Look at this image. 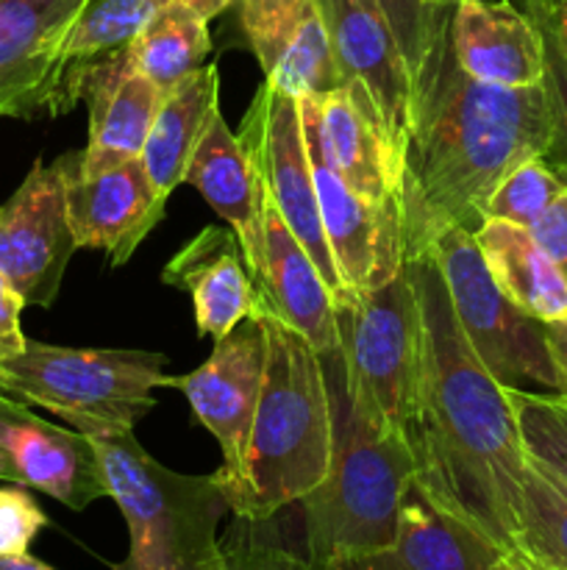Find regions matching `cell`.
I'll list each match as a JSON object with an SVG mask.
<instances>
[{"mask_svg":"<svg viewBox=\"0 0 567 570\" xmlns=\"http://www.w3.org/2000/svg\"><path fill=\"white\" fill-rule=\"evenodd\" d=\"M406 265L420 306V348L404 421L415 488L511 551L526 454L506 384L461 334L437 262L426 254Z\"/></svg>","mask_w":567,"mask_h":570,"instance_id":"1","label":"cell"},{"mask_svg":"<svg viewBox=\"0 0 567 570\" xmlns=\"http://www.w3.org/2000/svg\"><path fill=\"white\" fill-rule=\"evenodd\" d=\"M554 115L545 81L489 87L448 59L404 150V259L428 254L454 228L476 234L493 189L528 159L545 156Z\"/></svg>","mask_w":567,"mask_h":570,"instance_id":"2","label":"cell"},{"mask_svg":"<svg viewBox=\"0 0 567 570\" xmlns=\"http://www.w3.org/2000/svg\"><path fill=\"white\" fill-rule=\"evenodd\" d=\"M256 315L267 334V367L248 449L233 476H215L239 521L267 523L328 473L334 410L326 356L270 312Z\"/></svg>","mask_w":567,"mask_h":570,"instance_id":"3","label":"cell"},{"mask_svg":"<svg viewBox=\"0 0 567 570\" xmlns=\"http://www.w3.org/2000/svg\"><path fill=\"white\" fill-rule=\"evenodd\" d=\"M334 451L328 473L304 507L306 557L317 568L387 549L398 534L400 507L415 488V460L406 438L384 429L350 404L337 354H328Z\"/></svg>","mask_w":567,"mask_h":570,"instance_id":"4","label":"cell"},{"mask_svg":"<svg viewBox=\"0 0 567 570\" xmlns=\"http://www.w3.org/2000/svg\"><path fill=\"white\" fill-rule=\"evenodd\" d=\"M103 471L106 495L120 507L128 527V557L111 570H217L222 515L231 512L215 473L189 476L170 471L137 443L89 438Z\"/></svg>","mask_w":567,"mask_h":570,"instance_id":"5","label":"cell"},{"mask_svg":"<svg viewBox=\"0 0 567 570\" xmlns=\"http://www.w3.org/2000/svg\"><path fill=\"white\" fill-rule=\"evenodd\" d=\"M167 356L139 348H61L31 343L0 360V390L70 423L83 438L133 432L165 387Z\"/></svg>","mask_w":567,"mask_h":570,"instance_id":"6","label":"cell"},{"mask_svg":"<svg viewBox=\"0 0 567 570\" xmlns=\"http://www.w3.org/2000/svg\"><path fill=\"white\" fill-rule=\"evenodd\" d=\"M337 362L350 404L404 434L420 348V306L409 265L387 284L337 304Z\"/></svg>","mask_w":567,"mask_h":570,"instance_id":"7","label":"cell"},{"mask_svg":"<svg viewBox=\"0 0 567 570\" xmlns=\"http://www.w3.org/2000/svg\"><path fill=\"white\" fill-rule=\"evenodd\" d=\"M428 256L437 262L450 309L484 367L506 387L537 384L545 393H559L545 323L534 321L500 293L472 234L454 228L431 245Z\"/></svg>","mask_w":567,"mask_h":570,"instance_id":"8","label":"cell"},{"mask_svg":"<svg viewBox=\"0 0 567 570\" xmlns=\"http://www.w3.org/2000/svg\"><path fill=\"white\" fill-rule=\"evenodd\" d=\"M237 139L248 150L256 173L261 178L265 195L272 200L278 215L298 237V243L309 250L320 273L331 287L334 301L348 298L337 265L328 250L326 234L317 206L315 176H311L309 150H306L304 126H300L298 98L278 92L267 81L259 83L242 122Z\"/></svg>","mask_w":567,"mask_h":570,"instance_id":"9","label":"cell"},{"mask_svg":"<svg viewBox=\"0 0 567 570\" xmlns=\"http://www.w3.org/2000/svg\"><path fill=\"white\" fill-rule=\"evenodd\" d=\"M298 106L311 176H315L322 234L339 278L348 295L381 287L406 265L398 217L378 209L339 176L322 148L315 100L298 98Z\"/></svg>","mask_w":567,"mask_h":570,"instance_id":"10","label":"cell"},{"mask_svg":"<svg viewBox=\"0 0 567 570\" xmlns=\"http://www.w3.org/2000/svg\"><path fill=\"white\" fill-rule=\"evenodd\" d=\"M76 250L59 167L37 159L0 206V273L26 304L50 309Z\"/></svg>","mask_w":567,"mask_h":570,"instance_id":"11","label":"cell"},{"mask_svg":"<svg viewBox=\"0 0 567 570\" xmlns=\"http://www.w3.org/2000/svg\"><path fill=\"white\" fill-rule=\"evenodd\" d=\"M78 100L89 109V139L81 150V170L98 176L142 156L165 92L133 67L122 45L67 72L59 115L70 111Z\"/></svg>","mask_w":567,"mask_h":570,"instance_id":"12","label":"cell"},{"mask_svg":"<svg viewBox=\"0 0 567 570\" xmlns=\"http://www.w3.org/2000/svg\"><path fill=\"white\" fill-rule=\"evenodd\" d=\"M267 367V334L259 315L217 340L209 360L183 376H165V387L181 390L195 421L203 423L222 451L217 476H233L248 449L250 423Z\"/></svg>","mask_w":567,"mask_h":570,"instance_id":"13","label":"cell"},{"mask_svg":"<svg viewBox=\"0 0 567 570\" xmlns=\"http://www.w3.org/2000/svg\"><path fill=\"white\" fill-rule=\"evenodd\" d=\"M0 482L50 495L67 510H87L106 495L92 440L33 415L26 401L0 390Z\"/></svg>","mask_w":567,"mask_h":570,"instance_id":"14","label":"cell"},{"mask_svg":"<svg viewBox=\"0 0 567 570\" xmlns=\"http://www.w3.org/2000/svg\"><path fill=\"white\" fill-rule=\"evenodd\" d=\"M56 167L64 184L78 248L106 250L115 267L126 265L142 239L165 220L167 200L159 198L139 159L87 176L81 170V150H70L56 159Z\"/></svg>","mask_w":567,"mask_h":570,"instance_id":"15","label":"cell"},{"mask_svg":"<svg viewBox=\"0 0 567 570\" xmlns=\"http://www.w3.org/2000/svg\"><path fill=\"white\" fill-rule=\"evenodd\" d=\"M328 42L345 83H359L404 156L415 128V89L392 26L378 0H320Z\"/></svg>","mask_w":567,"mask_h":570,"instance_id":"16","label":"cell"},{"mask_svg":"<svg viewBox=\"0 0 567 570\" xmlns=\"http://www.w3.org/2000/svg\"><path fill=\"white\" fill-rule=\"evenodd\" d=\"M233 6L270 87L292 98H320L345 87L320 0H233Z\"/></svg>","mask_w":567,"mask_h":570,"instance_id":"17","label":"cell"},{"mask_svg":"<svg viewBox=\"0 0 567 570\" xmlns=\"http://www.w3.org/2000/svg\"><path fill=\"white\" fill-rule=\"evenodd\" d=\"M89 0H0V117H56L61 42Z\"/></svg>","mask_w":567,"mask_h":570,"instance_id":"18","label":"cell"},{"mask_svg":"<svg viewBox=\"0 0 567 570\" xmlns=\"http://www.w3.org/2000/svg\"><path fill=\"white\" fill-rule=\"evenodd\" d=\"M315 100L322 148L339 176L370 204L398 217L404 156L395 148L381 111L359 83H345Z\"/></svg>","mask_w":567,"mask_h":570,"instance_id":"19","label":"cell"},{"mask_svg":"<svg viewBox=\"0 0 567 570\" xmlns=\"http://www.w3.org/2000/svg\"><path fill=\"white\" fill-rule=\"evenodd\" d=\"M259 309L309 340L322 356L337 354V301L309 250L298 243L284 217L265 195L261 262L253 273Z\"/></svg>","mask_w":567,"mask_h":570,"instance_id":"20","label":"cell"},{"mask_svg":"<svg viewBox=\"0 0 567 570\" xmlns=\"http://www.w3.org/2000/svg\"><path fill=\"white\" fill-rule=\"evenodd\" d=\"M450 59L489 87H531L545 78L537 22L511 0H459L450 9Z\"/></svg>","mask_w":567,"mask_h":570,"instance_id":"21","label":"cell"},{"mask_svg":"<svg viewBox=\"0 0 567 570\" xmlns=\"http://www.w3.org/2000/svg\"><path fill=\"white\" fill-rule=\"evenodd\" d=\"M161 282L189 295L200 337L222 340L256 315L253 278L231 226H206L161 271Z\"/></svg>","mask_w":567,"mask_h":570,"instance_id":"22","label":"cell"},{"mask_svg":"<svg viewBox=\"0 0 567 570\" xmlns=\"http://www.w3.org/2000/svg\"><path fill=\"white\" fill-rule=\"evenodd\" d=\"M506 549L439 510L417 488L400 507L398 534L387 549L342 560L322 570H493Z\"/></svg>","mask_w":567,"mask_h":570,"instance_id":"23","label":"cell"},{"mask_svg":"<svg viewBox=\"0 0 567 570\" xmlns=\"http://www.w3.org/2000/svg\"><path fill=\"white\" fill-rule=\"evenodd\" d=\"M183 184H192L206 204L233 228L242 245L250 278L261 262V228H265V187L248 150L228 128L217 109L187 165Z\"/></svg>","mask_w":567,"mask_h":570,"instance_id":"24","label":"cell"},{"mask_svg":"<svg viewBox=\"0 0 567 570\" xmlns=\"http://www.w3.org/2000/svg\"><path fill=\"white\" fill-rule=\"evenodd\" d=\"M217 109L220 70L215 61L200 65L165 95L139 156L161 200H170V195L183 184L189 159Z\"/></svg>","mask_w":567,"mask_h":570,"instance_id":"25","label":"cell"},{"mask_svg":"<svg viewBox=\"0 0 567 570\" xmlns=\"http://www.w3.org/2000/svg\"><path fill=\"white\" fill-rule=\"evenodd\" d=\"M500 293L539 323L567 321V278L528 228L484 220L472 234Z\"/></svg>","mask_w":567,"mask_h":570,"instance_id":"26","label":"cell"},{"mask_svg":"<svg viewBox=\"0 0 567 570\" xmlns=\"http://www.w3.org/2000/svg\"><path fill=\"white\" fill-rule=\"evenodd\" d=\"M178 3H189L209 17H217L231 9L233 0H89V6L81 11L76 26L61 42V83H64L67 72L76 70L78 65H87V61L109 53V50L128 45L153 17ZM56 115H59V104H56Z\"/></svg>","mask_w":567,"mask_h":570,"instance_id":"27","label":"cell"},{"mask_svg":"<svg viewBox=\"0 0 567 570\" xmlns=\"http://www.w3.org/2000/svg\"><path fill=\"white\" fill-rule=\"evenodd\" d=\"M209 20L206 11L189 3L170 6L126 45L133 67L167 95L181 78L206 65L211 53Z\"/></svg>","mask_w":567,"mask_h":570,"instance_id":"28","label":"cell"},{"mask_svg":"<svg viewBox=\"0 0 567 570\" xmlns=\"http://www.w3.org/2000/svg\"><path fill=\"white\" fill-rule=\"evenodd\" d=\"M511 551L543 570H567V490L526 460Z\"/></svg>","mask_w":567,"mask_h":570,"instance_id":"29","label":"cell"},{"mask_svg":"<svg viewBox=\"0 0 567 570\" xmlns=\"http://www.w3.org/2000/svg\"><path fill=\"white\" fill-rule=\"evenodd\" d=\"M392 26L415 89V120L431 98L450 59V11L434 9L428 0H378Z\"/></svg>","mask_w":567,"mask_h":570,"instance_id":"30","label":"cell"},{"mask_svg":"<svg viewBox=\"0 0 567 570\" xmlns=\"http://www.w3.org/2000/svg\"><path fill=\"white\" fill-rule=\"evenodd\" d=\"M515 410L520 445L534 468L567 490V395L506 387Z\"/></svg>","mask_w":567,"mask_h":570,"instance_id":"31","label":"cell"},{"mask_svg":"<svg viewBox=\"0 0 567 570\" xmlns=\"http://www.w3.org/2000/svg\"><path fill=\"white\" fill-rule=\"evenodd\" d=\"M567 193V173L545 156L517 165L484 204V220H506L531 228L554 200Z\"/></svg>","mask_w":567,"mask_h":570,"instance_id":"32","label":"cell"},{"mask_svg":"<svg viewBox=\"0 0 567 570\" xmlns=\"http://www.w3.org/2000/svg\"><path fill=\"white\" fill-rule=\"evenodd\" d=\"M528 17L537 22L539 33H543V48H545L543 81L550 98V115H554V137H550L548 150H545V159H548L554 167H559V170L567 173V56L561 53L554 31H550L539 17L534 14Z\"/></svg>","mask_w":567,"mask_h":570,"instance_id":"33","label":"cell"},{"mask_svg":"<svg viewBox=\"0 0 567 570\" xmlns=\"http://www.w3.org/2000/svg\"><path fill=\"white\" fill-rule=\"evenodd\" d=\"M48 515L22 484H0V557L28 554Z\"/></svg>","mask_w":567,"mask_h":570,"instance_id":"34","label":"cell"},{"mask_svg":"<svg viewBox=\"0 0 567 570\" xmlns=\"http://www.w3.org/2000/svg\"><path fill=\"white\" fill-rule=\"evenodd\" d=\"M217 570H320L306 554L284 549L278 543L253 538V534H228L222 543V562Z\"/></svg>","mask_w":567,"mask_h":570,"instance_id":"35","label":"cell"},{"mask_svg":"<svg viewBox=\"0 0 567 570\" xmlns=\"http://www.w3.org/2000/svg\"><path fill=\"white\" fill-rule=\"evenodd\" d=\"M528 232L534 234L545 254L556 262L561 276L567 278V193L548 206L543 217Z\"/></svg>","mask_w":567,"mask_h":570,"instance_id":"36","label":"cell"},{"mask_svg":"<svg viewBox=\"0 0 567 570\" xmlns=\"http://www.w3.org/2000/svg\"><path fill=\"white\" fill-rule=\"evenodd\" d=\"M26 298L9 284V278L0 273V360L17 356L26 348V334H22L20 315L26 309Z\"/></svg>","mask_w":567,"mask_h":570,"instance_id":"37","label":"cell"},{"mask_svg":"<svg viewBox=\"0 0 567 570\" xmlns=\"http://www.w3.org/2000/svg\"><path fill=\"white\" fill-rule=\"evenodd\" d=\"M523 9H526L528 14L539 17V20L554 31L561 53L567 56V0H526Z\"/></svg>","mask_w":567,"mask_h":570,"instance_id":"38","label":"cell"},{"mask_svg":"<svg viewBox=\"0 0 567 570\" xmlns=\"http://www.w3.org/2000/svg\"><path fill=\"white\" fill-rule=\"evenodd\" d=\"M545 340L559 373V393L567 395V321L545 323Z\"/></svg>","mask_w":567,"mask_h":570,"instance_id":"39","label":"cell"},{"mask_svg":"<svg viewBox=\"0 0 567 570\" xmlns=\"http://www.w3.org/2000/svg\"><path fill=\"white\" fill-rule=\"evenodd\" d=\"M0 570H53L44 566L42 560L31 554H14V557H0Z\"/></svg>","mask_w":567,"mask_h":570,"instance_id":"40","label":"cell"},{"mask_svg":"<svg viewBox=\"0 0 567 570\" xmlns=\"http://www.w3.org/2000/svg\"><path fill=\"white\" fill-rule=\"evenodd\" d=\"M493 570H543V568L534 566L531 560H526V557L517 554V551H506L504 560H500Z\"/></svg>","mask_w":567,"mask_h":570,"instance_id":"41","label":"cell"},{"mask_svg":"<svg viewBox=\"0 0 567 570\" xmlns=\"http://www.w3.org/2000/svg\"><path fill=\"white\" fill-rule=\"evenodd\" d=\"M428 3L434 6V9H442V11H450L454 9L456 3H459V0H428Z\"/></svg>","mask_w":567,"mask_h":570,"instance_id":"42","label":"cell"},{"mask_svg":"<svg viewBox=\"0 0 567 570\" xmlns=\"http://www.w3.org/2000/svg\"><path fill=\"white\" fill-rule=\"evenodd\" d=\"M520 3H526V0H520Z\"/></svg>","mask_w":567,"mask_h":570,"instance_id":"43","label":"cell"}]
</instances>
